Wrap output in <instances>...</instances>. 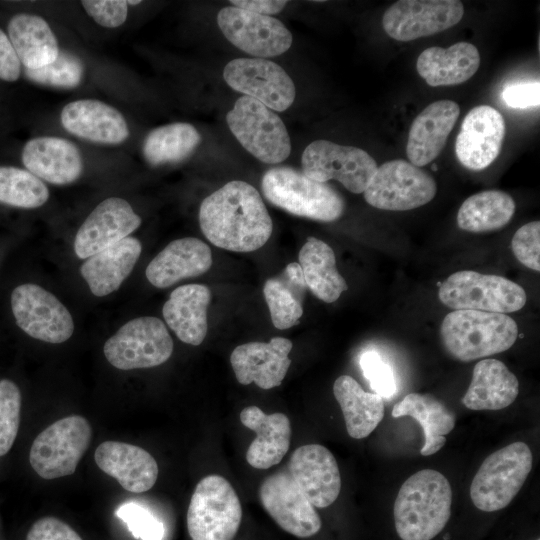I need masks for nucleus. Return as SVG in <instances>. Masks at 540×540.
Here are the masks:
<instances>
[{
  "instance_id": "e433bc0d",
  "label": "nucleus",
  "mask_w": 540,
  "mask_h": 540,
  "mask_svg": "<svg viewBox=\"0 0 540 540\" xmlns=\"http://www.w3.org/2000/svg\"><path fill=\"white\" fill-rule=\"evenodd\" d=\"M515 212L513 198L504 191L486 190L469 196L460 206V229L483 233L498 230L510 222Z\"/></svg>"
},
{
  "instance_id": "423d86ee",
  "label": "nucleus",
  "mask_w": 540,
  "mask_h": 540,
  "mask_svg": "<svg viewBox=\"0 0 540 540\" xmlns=\"http://www.w3.org/2000/svg\"><path fill=\"white\" fill-rule=\"evenodd\" d=\"M242 507L232 485L220 475H208L196 485L187 510L191 540H233Z\"/></svg>"
},
{
  "instance_id": "aec40b11",
  "label": "nucleus",
  "mask_w": 540,
  "mask_h": 540,
  "mask_svg": "<svg viewBox=\"0 0 540 540\" xmlns=\"http://www.w3.org/2000/svg\"><path fill=\"white\" fill-rule=\"evenodd\" d=\"M286 470L314 507H328L340 494L341 476L336 459L322 445L298 447Z\"/></svg>"
},
{
  "instance_id": "a18cd8bd",
  "label": "nucleus",
  "mask_w": 540,
  "mask_h": 540,
  "mask_svg": "<svg viewBox=\"0 0 540 540\" xmlns=\"http://www.w3.org/2000/svg\"><path fill=\"white\" fill-rule=\"evenodd\" d=\"M86 13L100 26L117 28L127 19L128 4L123 0L81 1Z\"/></svg>"
},
{
  "instance_id": "2eb2a0df",
  "label": "nucleus",
  "mask_w": 540,
  "mask_h": 540,
  "mask_svg": "<svg viewBox=\"0 0 540 540\" xmlns=\"http://www.w3.org/2000/svg\"><path fill=\"white\" fill-rule=\"evenodd\" d=\"M225 82L271 110L285 111L294 102L295 85L277 63L263 58H237L223 70Z\"/></svg>"
},
{
  "instance_id": "f03ea898",
  "label": "nucleus",
  "mask_w": 540,
  "mask_h": 540,
  "mask_svg": "<svg viewBox=\"0 0 540 540\" xmlns=\"http://www.w3.org/2000/svg\"><path fill=\"white\" fill-rule=\"evenodd\" d=\"M452 504L448 479L439 471L420 470L400 487L393 515L402 540H431L446 526Z\"/></svg>"
},
{
  "instance_id": "09e8293b",
  "label": "nucleus",
  "mask_w": 540,
  "mask_h": 540,
  "mask_svg": "<svg viewBox=\"0 0 540 540\" xmlns=\"http://www.w3.org/2000/svg\"><path fill=\"white\" fill-rule=\"evenodd\" d=\"M21 74V63L8 35L0 28V79L15 82Z\"/></svg>"
},
{
  "instance_id": "9b49d317",
  "label": "nucleus",
  "mask_w": 540,
  "mask_h": 540,
  "mask_svg": "<svg viewBox=\"0 0 540 540\" xmlns=\"http://www.w3.org/2000/svg\"><path fill=\"white\" fill-rule=\"evenodd\" d=\"M437 192L434 178L402 159L383 163L373 175L364 198L378 209L407 211L429 203Z\"/></svg>"
},
{
  "instance_id": "f8f14e48",
  "label": "nucleus",
  "mask_w": 540,
  "mask_h": 540,
  "mask_svg": "<svg viewBox=\"0 0 540 540\" xmlns=\"http://www.w3.org/2000/svg\"><path fill=\"white\" fill-rule=\"evenodd\" d=\"M302 172L309 178L327 183L339 181L352 193H363L377 170L376 161L365 150L315 140L303 151Z\"/></svg>"
},
{
  "instance_id": "0eeeda50",
  "label": "nucleus",
  "mask_w": 540,
  "mask_h": 540,
  "mask_svg": "<svg viewBox=\"0 0 540 540\" xmlns=\"http://www.w3.org/2000/svg\"><path fill=\"white\" fill-rule=\"evenodd\" d=\"M441 303L455 310L511 313L524 307L525 290L519 284L498 275L472 270L451 274L438 291Z\"/></svg>"
},
{
  "instance_id": "ddd939ff",
  "label": "nucleus",
  "mask_w": 540,
  "mask_h": 540,
  "mask_svg": "<svg viewBox=\"0 0 540 540\" xmlns=\"http://www.w3.org/2000/svg\"><path fill=\"white\" fill-rule=\"evenodd\" d=\"M17 325L29 336L48 343H63L74 332L68 309L55 295L36 284L17 286L11 294Z\"/></svg>"
},
{
  "instance_id": "412c9836",
  "label": "nucleus",
  "mask_w": 540,
  "mask_h": 540,
  "mask_svg": "<svg viewBox=\"0 0 540 540\" xmlns=\"http://www.w3.org/2000/svg\"><path fill=\"white\" fill-rule=\"evenodd\" d=\"M292 347L291 340L283 337L237 346L230 356L237 381L243 385L254 382L265 390L281 385L291 364Z\"/></svg>"
},
{
  "instance_id": "bb28decb",
  "label": "nucleus",
  "mask_w": 540,
  "mask_h": 540,
  "mask_svg": "<svg viewBox=\"0 0 540 540\" xmlns=\"http://www.w3.org/2000/svg\"><path fill=\"white\" fill-rule=\"evenodd\" d=\"M241 423L256 433L247 452V462L256 469H268L286 455L291 441V424L283 413L266 414L257 406L244 408Z\"/></svg>"
},
{
  "instance_id": "4c0bfd02",
  "label": "nucleus",
  "mask_w": 540,
  "mask_h": 540,
  "mask_svg": "<svg viewBox=\"0 0 540 540\" xmlns=\"http://www.w3.org/2000/svg\"><path fill=\"white\" fill-rule=\"evenodd\" d=\"M200 142L201 136L192 124L170 123L146 135L142 152L148 164L159 166L182 161L192 154Z\"/></svg>"
},
{
  "instance_id": "473e14b6",
  "label": "nucleus",
  "mask_w": 540,
  "mask_h": 540,
  "mask_svg": "<svg viewBox=\"0 0 540 540\" xmlns=\"http://www.w3.org/2000/svg\"><path fill=\"white\" fill-rule=\"evenodd\" d=\"M394 418L410 416L422 427L424 444L421 455L438 452L446 443L445 435L455 426V414L431 394L410 393L394 405Z\"/></svg>"
},
{
  "instance_id": "c85d7f7f",
  "label": "nucleus",
  "mask_w": 540,
  "mask_h": 540,
  "mask_svg": "<svg viewBox=\"0 0 540 540\" xmlns=\"http://www.w3.org/2000/svg\"><path fill=\"white\" fill-rule=\"evenodd\" d=\"M141 251V242L128 236L87 258L80 272L92 294L103 297L116 291L132 272Z\"/></svg>"
},
{
  "instance_id": "603ef678",
  "label": "nucleus",
  "mask_w": 540,
  "mask_h": 540,
  "mask_svg": "<svg viewBox=\"0 0 540 540\" xmlns=\"http://www.w3.org/2000/svg\"><path fill=\"white\" fill-rule=\"evenodd\" d=\"M433 170H437V166L435 164L433 165Z\"/></svg>"
},
{
  "instance_id": "3c124183",
  "label": "nucleus",
  "mask_w": 540,
  "mask_h": 540,
  "mask_svg": "<svg viewBox=\"0 0 540 540\" xmlns=\"http://www.w3.org/2000/svg\"><path fill=\"white\" fill-rule=\"evenodd\" d=\"M140 3H141V1H139V0H137V1H132V0H131V1H127V4H128V5H137V4H140Z\"/></svg>"
},
{
  "instance_id": "a19ab883",
  "label": "nucleus",
  "mask_w": 540,
  "mask_h": 540,
  "mask_svg": "<svg viewBox=\"0 0 540 540\" xmlns=\"http://www.w3.org/2000/svg\"><path fill=\"white\" fill-rule=\"evenodd\" d=\"M21 393L8 379L0 381V456L9 452L18 434Z\"/></svg>"
},
{
  "instance_id": "393cba45",
  "label": "nucleus",
  "mask_w": 540,
  "mask_h": 540,
  "mask_svg": "<svg viewBox=\"0 0 540 540\" xmlns=\"http://www.w3.org/2000/svg\"><path fill=\"white\" fill-rule=\"evenodd\" d=\"M94 460L104 473L129 492L148 491L158 477V465L153 456L132 444L105 441L96 448Z\"/></svg>"
},
{
  "instance_id": "20e7f679",
  "label": "nucleus",
  "mask_w": 540,
  "mask_h": 540,
  "mask_svg": "<svg viewBox=\"0 0 540 540\" xmlns=\"http://www.w3.org/2000/svg\"><path fill=\"white\" fill-rule=\"evenodd\" d=\"M261 188L270 203L296 216L332 222L344 212L345 202L331 185L291 167L268 170L262 177Z\"/></svg>"
},
{
  "instance_id": "5701e85b",
  "label": "nucleus",
  "mask_w": 540,
  "mask_h": 540,
  "mask_svg": "<svg viewBox=\"0 0 540 540\" xmlns=\"http://www.w3.org/2000/svg\"><path fill=\"white\" fill-rule=\"evenodd\" d=\"M21 160L26 170L55 185L73 183L83 172L80 150L62 137L40 136L28 140L23 146Z\"/></svg>"
},
{
  "instance_id": "72a5a7b5",
  "label": "nucleus",
  "mask_w": 540,
  "mask_h": 540,
  "mask_svg": "<svg viewBox=\"0 0 540 540\" xmlns=\"http://www.w3.org/2000/svg\"><path fill=\"white\" fill-rule=\"evenodd\" d=\"M333 393L342 410L347 432L354 439L369 436L384 417L383 399L363 390L349 375L335 380Z\"/></svg>"
},
{
  "instance_id": "f704fd0d",
  "label": "nucleus",
  "mask_w": 540,
  "mask_h": 540,
  "mask_svg": "<svg viewBox=\"0 0 540 540\" xmlns=\"http://www.w3.org/2000/svg\"><path fill=\"white\" fill-rule=\"evenodd\" d=\"M299 265L307 288L326 303L336 301L348 285L336 267L333 249L315 237H309L299 252Z\"/></svg>"
},
{
  "instance_id": "c9c22d12",
  "label": "nucleus",
  "mask_w": 540,
  "mask_h": 540,
  "mask_svg": "<svg viewBox=\"0 0 540 540\" xmlns=\"http://www.w3.org/2000/svg\"><path fill=\"white\" fill-rule=\"evenodd\" d=\"M306 289L307 285L297 262L288 264L279 276L265 282L263 294L271 321L277 329H288L298 323L303 315Z\"/></svg>"
},
{
  "instance_id": "39448f33",
  "label": "nucleus",
  "mask_w": 540,
  "mask_h": 540,
  "mask_svg": "<svg viewBox=\"0 0 540 540\" xmlns=\"http://www.w3.org/2000/svg\"><path fill=\"white\" fill-rule=\"evenodd\" d=\"M532 462L529 446L520 441L487 456L470 486V497L475 507L484 512H494L508 506L525 483Z\"/></svg>"
},
{
  "instance_id": "c756f323",
  "label": "nucleus",
  "mask_w": 540,
  "mask_h": 540,
  "mask_svg": "<svg viewBox=\"0 0 540 540\" xmlns=\"http://www.w3.org/2000/svg\"><path fill=\"white\" fill-rule=\"evenodd\" d=\"M480 55L475 45L457 42L448 48L433 46L418 56V74L432 87L466 82L478 70Z\"/></svg>"
},
{
  "instance_id": "8fccbe9b",
  "label": "nucleus",
  "mask_w": 540,
  "mask_h": 540,
  "mask_svg": "<svg viewBox=\"0 0 540 540\" xmlns=\"http://www.w3.org/2000/svg\"><path fill=\"white\" fill-rule=\"evenodd\" d=\"M232 6L250 12L270 16L284 9L287 1L278 0H231Z\"/></svg>"
},
{
  "instance_id": "7c9ffc66",
  "label": "nucleus",
  "mask_w": 540,
  "mask_h": 540,
  "mask_svg": "<svg viewBox=\"0 0 540 540\" xmlns=\"http://www.w3.org/2000/svg\"><path fill=\"white\" fill-rule=\"evenodd\" d=\"M518 393V379L503 362L483 359L474 366L462 403L471 410H500L511 405Z\"/></svg>"
},
{
  "instance_id": "a211bd4d",
  "label": "nucleus",
  "mask_w": 540,
  "mask_h": 540,
  "mask_svg": "<svg viewBox=\"0 0 540 540\" xmlns=\"http://www.w3.org/2000/svg\"><path fill=\"white\" fill-rule=\"evenodd\" d=\"M141 225V218L123 198L109 197L100 202L84 220L74 240V252L80 259L116 244Z\"/></svg>"
},
{
  "instance_id": "7ed1b4c3",
  "label": "nucleus",
  "mask_w": 540,
  "mask_h": 540,
  "mask_svg": "<svg viewBox=\"0 0 540 540\" xmlns=\"http://www.w3.org/2000/svg\"><path fill=\"white\" fill-rule=\"evenodd\" d=\"M440 336L451 357L470 362L511 348L518 337V326L506 314L454 310L444 317Z\"/></svg>"
},
{
  "instance_id": "4be33fe9",
  "label": "nucleus",
  "mask_w": 540,
  "mask_h": 540,
  "mask_svg": "<svg viewBox=\"0 0 540 540\" xmlns=\"http://www.w3.org/2000/svg\"><path fill=\"white\" fill-rule=\"evenodd\" d=\"M63 128L70 134L94 143L117 145L129 137L123 114L97 99H79L66 104L60 114Z\"/></svg>"
},
{
  "instance_id": "de8ad7c7",
  "label": "nucleus",
  "mask_w": 540,
  "mask_h": 540,
  "mask_svg": "<svg viewBox=\"0 0 540 540\" xmlns=\"http://www.w3.org/2000/svg\"><path fill=\"white\" fill-rule=\"evenodd\" d=\"M25 540H83L68 524L55 517L37 520L27 533Z\"/></svg>"
},
{
  "instance_id": "2f4dec72",
  "label": "nucleus",
  "mask_w": 540,
  "mask_h": 540,
  "mask_svg": "<svg viewBox=\"0 0 540 540\" xmlns=\"http://www.w3.org/2000/svg\"><path fill=\"white\" fill-rule=\"evenodd\" d=\"M7 35L25 69L42 68L59 54L57 38L47 21L35 14L18 13L7 25Z\"/></svg>"
},
{
  "instance_id": "b1692460",
  "label": "nucleus",
  "mask_w": 540,
  "mask_h": 540,
  "mask_svg": "<svg viewBox=\"0 0 540 540\" xmlns=\"http://www.w3.org/2000/svg\"><path fill=\"white\" fill-rule=\"evenodd\" d=\"M460 114L452 100H438L425 107L413 120L406 145L411 164L421 167L442 152Z\"/></svg>"
},
{
  "instance_id": "6e6552de",
  "label": "nucleus",
  "mask_w": 540,
  "mask_h": 540,
  "mask_svg": "<svg viewBox=\"0 0 540 540\" xmlns=\"http://www.w3.org/2000/svg\"><path fill=\"white\" fill-rule=\"evenodd\" d=\"M226 121L238 142L261 162L278 164L290 155L291 141L282 119L259 101L239 97Z\"/></svg>"
},
{
  "instance_id": "79ce46f5",
  "label": "nucleus",
  "mask_w": 540,
  "mask_h": 540,
  "mask_svg": "<svg viewBox=\"0 0 540 540\" xmlns=\"http://www.w3.org/2000/svg\"><path fill=\"white\" fill-rule=\"evenodd\" d=\"M116 515L126 523L132 535L141 540H162L165 529L148 509L135 503L127 502L120 505Z\"/></svg>"
},
{
  "instance_id": "58836bf2",
  "label": "nucleus",
  "mask_w": 540,
  "mask_h": 540,
  "mask_svg": "<svg viewBox=\"0 0 540 540\" xmlns=\"http://www.w3.org/2000/svg\"><path fill=\"white\" fill-rule=\"evenodd\" d=\"M49 198L45 183L26 169L0 166V203L23 209L44 205Z\"/></svg>"
},
{
  "instance_id": "1a4fd4ad",
  "label": "nucleus",
  "mask_w": 540,
  "mask_h": 540,
  "mask_svg": "<svg viewBox=\"0 0 540 540\" xmlns=\"http://www.w3.org/2000/svg\"><path fill=\"white\" fill-rule=\"evenodd\" d=\"M91 438L92 428L86 418L64 417L34 439L29 452L30 465L43 479L69 476L76 471Z\"/></svg>"
},
{
  "instance_id": "f257e3e1",
  "label": "nucleus",
  "mask_w": 540,
  "mask_h": 540,
  "mask_svg": "<svg viewBox=\"0 0 540 540\" xmlns=\"http://www.w3.org/2000/svg\"><path fill=\"white\" fill-rule=\"evenodd\" d=\"M199 224L213 245L234 252L261 248L273 229L259 192L241 180L226 183L202 201Z\"/></svg>"
},
{
  "instance_id": "c03bdc74",
  "label": "nucleus",
  "mask_w": 540,
  "mask_h": 540,
  "mask_svg": "<svg viewBox=\"0 0 540 540\" xmlns=\"http://www.w3.org/2000/svg\"><path fill=\"white\" fill-rule=\"evenodd\" d=\"M540 222L532 221L520 227L511 241L516 259L527 268L540 271Z\"/></svg>"
},
{
  "instance_id": "864d4df0",
  "label": "nucleus",
  "mask_w": 540,
  "mask_h": 540,
  "mask_svg": "<svg viewBox=\"0 0 540 540\" xmlns=\"http://www.w3.org/2000/svg\"><path fill=\"white\" fill-rule=\"evenodd\" d=\"M536 540H539V539H536Z\"/></svg>"
},
{
  "instance_id": "f3484780",
  "label": "nucleus",
  "mask_w": 540,
  "mask_h": 540,
  "mask_svg": "<svg viewBox=\"0 0 540 540\" xmlns=\"http://www.w3.org/2000/svg\"><path fill=\"white\" fill-rule=\"evenodd\" d=\"M259 498L271 518L291 535L308 538L321 529L320 516L287 470L268 476Z\"/></svg>"
},
{
  "instance_id": "4468645a",
  "label": "nucleus",
  "mask_w": 540,
  "mask_h": 540,
  "mask_svg": "<svg viewBox=\"0 0 540 540\" xmlns=\"http://www.w3.org/2000/svg\"><path fill=\"white\" fill-rule=\"evenodd\" d=\"M217 24L231 44L254 58L281 55L292 45V34L280 20L232 5L218 12Z\"/></svg>"
},
{
  "instance_id": "cd10ccee",
  "label": "nucleus",
  "mask_w": 540,
  "mask_h": 540,
  "mask_svg": "<svg viewBox=\"0 0 540 540\" xmlns=\"http://www.w3.org/2000/svg\"><path fill=\"white\" fill-rule=\"evenodd\" d=\"M210 301L211 292L203 284L179 286L165 302L163 317L182 342L198 346L207 334V310Z\"/></svg>"
},
{
  "instance_id": "6ab92c4d",
  "label": "nucleus",
  "mask_w": 540,
  "mask_h": 540,
  "mask_svg": "<svg viewBox=\"0 0 540 540\" xmlns=\"http://www.w3.org/2000/svg\"><path fill=\"white\" fill-rule=\"evenodd\" d=\"M503 116L489 105L472 108L465 116L455 141L458 161L467 169L479 171L499 155L505 138Z\"/></svg>"
},
{
  "instance_id": "37998d69",
  "label": "nucleus",
  "mask_w": 540,
  "mask_h": 540,
  "mask_svg": "<svg viewBox=\"0 0 540 540\" xmlns=\"http://www.w3.org/2000/svg\"><path fill=\"white\" fill-rule=\"evenodd\" d=\"M360 368L375 394L390 398L396 392V382L391 366L374 350L361 354Z\"/></svg>"
},
{
  "instance_id": "a878e982",
  "label": "nucleus",
  "mask_w": 540,
  "mask_h": 540,
  "mask_svg": "<svg viewBox=\"0 0 540 540\" xmlns=\"http://www.w3.org/2000/svg\"><path fill=\"white\" fill-rule=\"evenodd\" d=\"M212 265L211 249L198 238L170 242L148 264L145 274L157 288H167L185 278L199 276Z\"/></svg>"
},
{
  "instance_id": "ea45409f",
  "label": "nucleus",
  "mask_w": 540,
  "mask_h": 540,
  "mask_svg": "<svg viewBox=\"0 0 540 540\" xmlns=\"http://www.w3.org/2000/svg\"><path fill=\"white\" fill-rule=\"evenodd\" d=\"M24 73L27 79L34 83L72 89L81 83L84 65L77 55L68 51H59L54 62L35 70L25 69Z\"/></svg>"
},
{
  "instance_id": "49530a36",
  "label": "nucleus",
  "mask_w": 540,
  "mask_h": 540,
  "mask_svg": "<svg viewBox=\"0 0 540 540\" xmlns=\"http://www.w3.org/2000/svg\"><path fill=\"white\" fill-rule=\"evenodd\" d=\"M504 103L513 109L538 107L540 104L539 81H521L509 83L503 88Z\"/></svg>"
},
{
  "instance_id": "9d476101",
  "label": "nucleus",
  "mask_w": 540,
  "mask_h": 540,
  "mask_svg": "<svg viewBox=\"0 0 540 540\" xmlns=\"http://www.w3.org/2000/svg\"><path fill=\"white\" fill-rule=\"evenodd\" d=\"M107 361L117 369L151 368L166 362L173 352V340L156 317L144 316L125 323L104 344Z\"/></svg>"
},
{
  "instance_id": "dca6fc26",
  "label": "nucleus",
  "mask_w": 540,
  "mask_h": 540,
  "mask_svg": "<svg viewBox=\"0 0 540 540\" xmlns=\"http://www.w3.org/2000/svg\"><path fill=\"white\" fill-rule=\"evenodd\" d=\"M463 15L458 0H399L384 12L382 25L391 38L408 42L445 31Z\"/></svg>"
}]
</instances>
